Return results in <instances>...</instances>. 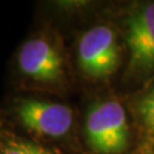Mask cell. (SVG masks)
Returning a JSON list of instances; mask_svg holds the SVG:
<instances>
[{"instance_id": "7", "label": "cell", "mask_w": 154, "mask_h": 154, "mask_svg": "<svg viewBox=\"0 0 154 154\" xmlns=\"http://www.w3.org/2000/svg\"><path fill=\"white\" fill-rule=\"evenodd\" d=\"M137 110L145 128L154 137V88L138 100Z\"/></svg>"}, {"instance_id": "1", "label": "cell", "mask_w": 154, "mask_h": 154, "mask_svg": "<svg viewBox=\"0 0 154 154\" xmlns=\"http://www.w3.org/2000/svg\"><path fill=\"white\" fill-rule=\"evenodd\" d=\"M11 73L17 93L34 94L61 86L66 66L56 39L42 31L30 34L14 53Z\"/></svg>"}, {"instance_id": "6", "label": "cell", "mask_w": 154, "mask_h": 154, "mask_svg": "<svg viewBox=\"0 0 154 154\" xmlns=\"http://www.w3.org/2000/svg\"><path fill=\"white\" fill-rule=\"evenodd\" d=\"M0 154H55L42 142L28 136L0 114Z\"/></svg>"}, {"instance_id": "2", "label": "cell", "mask_w": 154, "mask_h": 154, "mask_svg": "<svg viewBox=\"0 0 154 154\" xmlns=\"http://www.w3.org/2000/svg\"><path fill=\"white\" fill-rule=\"evenodd\" d=\"M0 114L39 142L62 139L71 134L74 126V113L69 105L29 93H16L8 97L0 106Z\"/></svg>"}, {"instance_id": "3", "label": "cell", "mask_w": 154, "mask_h": 154, "mask_svg": "<svg viewBox=\"0 0 154 154\" xmlns=\"http://www.w3.org/2000/svg\"><path fill=\"white\" fill-rule=\"evenodd\" d=\"M85 135L96 154H120L129 142V128L122 105L113 99L96 102L85 120Z\"/></svg>"}, {"instance_id": "5", "label": "cell", "mask_w": 154, "mask_h": 154, "mask_svg": "<svg viewBox=\"0 0 154 154\" xmlns=\"http://www.w3.org/2000/svg\"><path fill=\"white\" fill-rule=\"evenodd\" d=\"M127 44L130 69L135 72L154 70V2L139 6L127 20Z\"/></svg>"}, {"instance_id": "4", "label": "cell", "mask_w": 154, "mask_h": 154, "mask_svg": "<svg viewBox=\"0 0 154 154\" xmlns=\"http://www.w3.org/2000/svg\"><path fill=\"white\" fill-rule=\"evenodd\" d=\"M77 62L87 79L110 78L120 64V47L114 31L107 25H95L85 31L78 40Z\"/></svg>"}]
</instances>
